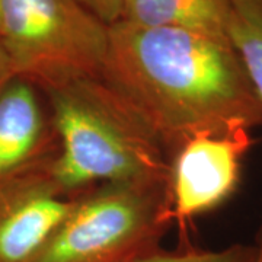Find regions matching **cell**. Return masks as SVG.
I'll return each instance as SVG.
<instances>
[{
  "mask_svg": "<svg viewBox=\"0 0 262 262\" xmlns=\"http://www.w3.org/2000/svg\"><path fill=\"white\" fill-rule=\"evenodd\" d=\"M101 79L169 158L196 134L262 125L261 99L230 41L120 20L110 27Z\"/></svg>",
  "mask_w": 262,
  "mask_h": 262,
  "instance_id": "cell-1",
  "label": "cell"
},
{
  "mask_svg": "<svg viewBox=\"0 0 262 262\" xmlns=\"http://www.w3.org/2000/svg\"><path fill=\"white\" fill-rule=\"evenodd\" d=\"M42 94L60 141L48 179L61 195L75 198L106 182L168 184V151L101 76L76 79Z\"/></svg>",
  "mask_w": 262,
  "mask_h": 262,
  "instance_id": "cell-2",
  "label": "cell"
},
{
  "mask_svg": "<svg viewBox=\"0 0 262 262\" xmlns=\"http://www.w3.org/2000/svg\"><path fill=\"white\" fill-rule=\"evenodd\" d=\"M172 225L168 184L106 182L75 196L34 262H139Z\"/></svg>",
  "mask_w": 262,
  "mask_h": 262,
  "instance_id": "cell-3",
  "label": "cell"
},
{
  "mask_svg": "<svg viewBox=\"0 0 262 262\" xmlns=\"http://www.w3.org/2000/svg\"><path fill=\"white\" fill-rule=\"evenodd\" d=\"M108 41L110 27L77 0H2L0 47L41 92L101 76Z\"/></svg>",
  "mask_w": 262,
  "mask_h": 262,
  "instance_id": "cell-4",
  "label": "cell"
},
{
  "mask_svg": "<svg viewBox=\"0 0 262 262\" xmlns=\"http://www.w3.org/2000/svg\"><path fill=\"white\" fill-rule=\"evenodd\" d=\"M251 130L201 133L187 140L170 158L168 194L170 220L189 242L188 223L226 203L239 187L244 158L252 147Z\"/></svg>",
  "mask_w": 262,
  "mask_h": 262,
  "instance_id": "cell-5",
  "label": "cell"
},
{
  "mask_svg": "<svg viewBox=\"0 0 262 262\" xmlns=\"http://www.w3.org/2000/svg\"><path fill=\"white\" fill-rule=\"evenodd\" d=\"M60 141L47 99L35 84L13 76L0 89V195L47 177Z\"/></svg>",
  "mask_w": 262,
  "mask_h": 262,
  "instance_id": "cell-6",
  "label": "cell"
},
{
  "mask_svg": "<svg viewBox=\"0 0 262 262\" xmlns=\"http://www.w3.org/2000/svg\"><path fill=\"white\" fill-rule=\"evenodd\" d=\"M75 198L61 195L47 177L0 195V262H34Z\"/></svg>",
  "mask_w": 262,
  "mask_h": 262,
  "instance_id": "cell-7",
  "label": "cell"
},
{
  "mask_svg": "<svg viewBox=\"0 0 262 262\" xmlns=\"http://www.w3.org/2000/svg\"><path fill=\"white\" fill-rule=\"evenodd\" d=\"M230 0H125L120 20L137 27L182 29L230 41Z\"/></svg>",
  "mask_w": 262,
  "mask_h": 262,
  "instance_id": "cell-8",
  "label": "cell"
},
{
  "mask_svg": "<svg viewBox=\"0 0 262 262\" xmlns=\"http://www.w3.org/2000/svg\"><path fill=\"white\" fill-rule=\"evenodd\" d=\"M229 38L262 102V0H230Z\"/></svg>",
  "mask_w": 262,
  "mask_h": 262,
  "instance_id": "cell-9",
  "label": "cell"
},
{
  "mask_svg": "<svg viewBox=\"0 0 262 262\" xmlns=\"http://www.w3.org/2000/svg\"><path fill=\"white\" fill-rule=\"evenodd\" d=\"M256 248L255 245L234 244L217 249H200L191 242H181L173 251L160 249L139 262H255Z\"/></svg>",
  "mask_w": 262,
  "mask_h": 262,
  "instance_id": "cell-10",
  "label": "cell"
},
{
  "mask_svg": "<svg viewBox=\"0 0 262 262\" xmlns=\"http://www.w3.org/2000/svg\"><path fill=\"white\" fill-rule=\"evenodd\" d=\"M77 2L108 27L120 20L122 8L125 3V0H77Z\"/></svg>",
  "mask_w": 262,
  "mask_h": 262,
  "instance_id": "cell-11",
  "label": "cell"
},
{
  "mask_svg": "<svg viewBox=\"0 0 262 262\" xmlns=\"http://www.w3.org/2000/svg\"><path fill=\"white\" fill-rule=\"evenodd\" d=\"M13 76L15 75L12 72V67H10L9 61H8V57L5 56L3 50L0 47V89L8 83Z\"/></svg>",
  "mask_w": 262,
  "mask_h": 262,
  "instance_id": "cell-12",
  "label": "cell"
},
{
  "mask_svg": "<svg viewBox=\"0 0 262 262\" xmlns=\"http://www.w3.org/2000/svg\"><path fill=\"white\" fill-rule=\"evenodd\" d=\"M253 245L256 248V259H255V262H262V227L256 234V239H255Z\"/></svg>",
  "mask_w": 262,
  "mask_h": 262,
  "instance_id": "cell-13",
  "label": "cell"
},
{
  "mask_svg": "<svg viewBox=\"0 0 262 262\" xmlns=\"http://www.w3.org/2000/svg\"><path fill=\"white\" fill-rule=\"evenodd\" d=\"M0 9H2V0H0Z\"/></svg>",
  "mask_w": 262,
  "mask_h": 262,
  "instance_id": "cell-14",
  "label": "cell"
}]
</instances>
